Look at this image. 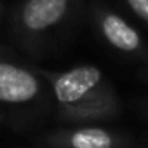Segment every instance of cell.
I'll use <instances>...</instances> for the list:
<instances>
[{
	"label": "cell",
	"mask_w": 148,
	"mask_h": 148,
	"mask_svg": "<svg viewBox=\"0 0 148 148\" xmlns=\"http://www.w3.org/2000/svg\"><path fill=\"white\" fill-rule=\"evenodd\" d=\"M138 148H148V141H146V143H143V145H141V146H138Z\"/></svg>",
	"instance_id": "9c48e42d"
},
{
	"label": "cell",
	"mask_w": 148,
	"mask_h": 148,
	"mask_svg": "<svg viewBox=\"0 0 148 148\" xmlns=\"http://www.w3.org/2000/svg\"><path fill=\"white\" fill-rule=\"evenodd\" d=\"M79 0H21L9 14L12 40L28 54L42 56L71 19Z\"/></svg>",
	"instance_id": "7a4b0ae2"
},
{
	"label": "cell",
	"mask_w": 148,
	"mask_h": 148,
	"mask_svg": "<svg viewBox=\"0 0 148 148\" xmlns=\"http://www.w3.org/2000/svg\"><path fill=\"white\" fill-rule=\"evenodd\" d=\"M0 11H2V4H0Z\"/></svg>",
	"instance_id": "30bf717a"
},
{
	"label": "cell",
	"mask_w": 148,
	"mask_h": 148,
	"mask_svg": "<svg viewBox=\"0 0 148 148\" xmlns=\"http://www.w3.org/2000/svg\"><path fill=\"white\" fill-rule=\"evenodd\" d=\"M91 25L96 32V35L113 51L138 59L146 61L148 59V44L143 38V35L119 12L110 9L105 4H92L91 5Z\"/></svg>",
	"instance_id": "277c9868"
},
{
	"label": "cell",
	"mask_w": 148,
	"mask_h": 148,
	"mask_svg": "<svg viewBox=\"0 0 148 148\" xmlns=\"http://www.w3.org/2000/svg\"><path fill=\"white\" fill-rule=\"evenodd\" d=\"M138 75H139V79H141L145 84H148V59L143 63V68L139 70V73H138Z\"/></svg>",
	"instance_id": "ba28073f"
},
{
	"label": "cell",
	"mask_w": 148,
	"mask_h": 148,
	"mask_svg": "<svg viewBox=\"0 0 148 148\" xmlns=\"http://www.w3.org/2000/svg\"><path fill=\"white\" fill-rule=\"evenodd\" d=\"M127 9L148 26V0H124Z\"/></svg>",
	"instance_id": "8992f818"
},
{
	"label": "cell",
	"mask_w": 148,
	"mask_h": 148,
	"mask_svg": "<svg viewBox=\"0 0 148 148\" xmlns=\"http://www.w3.org/2000/svg\"><path fill=\"white\" fill-rule=\"evenodd\" d=\"M44 143L49 148H132L134 145L129 134L92 124L52 131L44 138Z\"/></svg>",
	"instance_id": "5b68a950"
},
{
	"label": "cell",
	"mask_w": 148,
	"mask_h": 148,
	"mask_svg": "<svg viewBox=\"0 0 148 148\" xmlns=\"http://www.w3.org/2000/svg\"><path fill=\"white\" fill-rule=\"evenodd\" d=\"M132 108L138 112V115L148 120V98H136L132 101Z\"/></svg>",
	"instance_id": "52a82bcc"
},
{
	"label": "cell",
	"mask_w": 148,
	"mask_h": 148,
	"mask_svg": "<svg viewBox=\"0 0 148 148\" xmlns=\"http://www.w3.org/2000/svg\"><path fill=\"white\" fill-rule=\"evenodd\" d=\"M38 70L51 87L56 113L63 122L98 124L120 117V98L101 68L79 64L64 71Z\"/></svg>",
	"instance_id": "6da1fadb"
},
{
	"label": "cell",
	"mask_w": 148,
	"mask_h": 148,
	"mask_svg": "<svg viewBox=\"0 0 148 148\" xmlns=\"http://www.w3.org/2000/svg\"><path fill=\"white\" fill-rule=\"evenodd\" d=\"M47 96L52 92L38 68L0 51V105L7 108L42 106Z\"/></svg>",
	"instance_id": "3957f363"
}]
</instances>
